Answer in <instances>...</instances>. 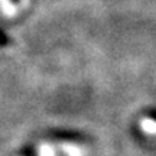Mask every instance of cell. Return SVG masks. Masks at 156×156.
<instances>
[{
    "label": "cell",
    "instance_id": "cell-1",
    "mask_svg": "<svg viewBox=\"0 0 156 156\" xmlns=\"http://www.w3.org/2000/svg\"><path fill=\"white\" fill-rule=\"evenodd\" d=\"M9 42H10V41H9V38H7V36H6V35L0 30V46H7V45H9Z\"/></svg>",
    "mask_w": 156,
    "mask_h": 156
}]
</instances>
